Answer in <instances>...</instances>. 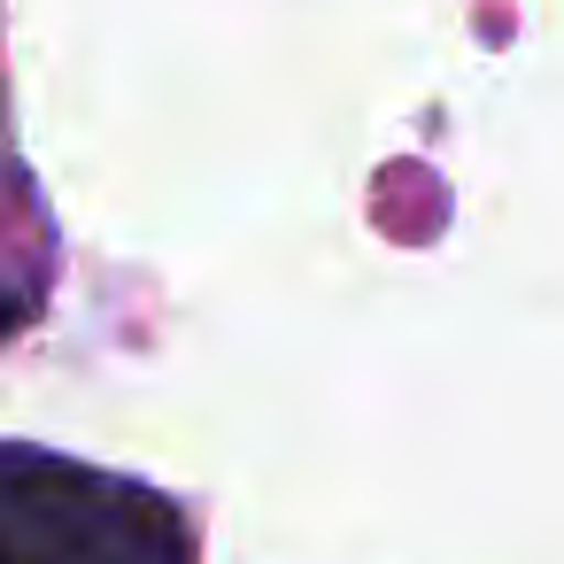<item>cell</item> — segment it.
Instances as JSON below:
<instances>
[{
    "instance_id": "obj_1",
    "label": "cell",
    "mask_w": 564,
    "mask_h": 564,
    "mask_svg": "<svg viewBox=\"0 0 564 564\" xmlns=\"http://www.w3.org/2000/svg\"><path fill=\"white\" fill-rule=\"evenodd\" d=\"M0 564H194L178 510L55 448H0Z\"/></svg>"
},
{
    "instance_id": "obj_2",
    "label": "cell",
    "mask_w": 564,
    "mask_h": 564,
    "mask_svg": "<svg viewBox=\"0 0 564 564\" xmlns=\"http://www.w3.org/2000/svg\"><path fill=\"white\" fill-rule=\"evenodd\" d=\"M24 317H32V294H24V286H9V279H0V348H9V340H17V325H24Z\"/></svg>"
}]
</instances>
